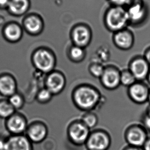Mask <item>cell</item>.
Returning <instances> with one entry per match:
<instances>
[{
  "instance_id": "cell-17",
  "label": "cell",
  "mask_w": 150,
  "mask_h": 150,
  "mask_svg": "<svg viewBox=\"0 0 150 150\" xmlns=\"http://www.w3.org/2000/svg\"><path fill=\"white\" fill-rule=\"evenodd\" d=\"M48 128L42 122H35L28 126L26 135L32 143H40L45 140L48 135Z\"/></svg>"
},
{
  "instance_id": "cell-24",
  "label": "cell",
  "mask_w": 150,
  "mask_h": 150,
  "mask_svg": "<svg viewBox=\"0 0 150 150\" xmlns=\"http://www.w3.org/2000/svg\"><path fill=\"white\" fill-rule=\"evenodd\" d=\"M81 122L90 129L94 128L98 125V118L96 114L88 112L83 116Z\"/></svg>"
},
{
  "instance_id": "cell-32",
  "label": "cell",
  "mask_w": 150,
  "mask_h": 150,
  "mask_svg": "<svg viewBox=\"0 0 150 150\" xmlns=\"http://www.w3.org/2000/svg\"><path fill=\"white\" fill-rule=\"evenodd\" d=\"M143 150H150V137H149L142 147Z\"/></svg>"
},
{
  "instance_id": "cell-1",
  "label": "cell",
  "mask_w": 150,
  "mask_h": 150,
  "mask_svg": "<svg viewBox=\"0 0 150 150\" xmlns=\"http://www.w3.org/2000/svg\"><path fill=\"white\" fill-rule=\"evenodd\" d=\"M73 100L76 107L83 111L93 109L99 103L100 96L98 90L88 85H81L73 91Z\"/></svg>"
},
{
  "instance_id": "cell-21",
  "label": "cell",
  "mask_w": 150,
  "mask_h": 150,
  "mask_svg": "<svg viewBox=\"0 0 150 150\" xmlns=\"http://www.w3.org/2000/svg\"><path fill=\"white\" fill-rule=\"evenodd\" d=\"M68 54L69 59L72 62L80 63L85 58L86 52L85 48L73 45L70 47Z\"/></svg>"
},
{
  "instance_id": "cell-33",
  "label": "cell",
  "mask_w": 150,
  "mask_h": 150,
  "mask_svg": "<svg viewBox=\"0 0 150 150\" xmlns=\"http://www.w3.org/2000/svg\"><path fill=\"white\" fill-rule=\"evenodd\" d=\"M122 150H143L142 147H138V146H132L128 145L127 146L125 147Z\"/></svg>"
},
{
  "instance_id": "cell-5",
  "label": "cell",
  "mask_w": 150,
  "mask_h": 150,
  "mask_svg": "<svg viewBox=\"0 0 150 150\" xmlns=\"http://www.w3.org/2000/svg\"><path fill=\"white\" fill-rule=\"evenodd\" d=\"M130 25L137 27L142 25L148 16V9L142 0H132L126 8Z\"/></svg>"
},
{
  "instance_id": "cell-2",
  "label": "cell",
  "mask_w": 150,
  "mask_h": 150,
  "mask_svg": "<svg viewBox=\"0 0 150 150\" xmlns=\"http://www.w3.org/2000/svg\"><path fill=\"white\" fill-rule=\"evenodd\" d=\"M104 22L107 28L115 33L130 25L127 9L124 7L112 5L105 12Z\"/></svg>"
},
{
  "instance_id": "cell-23",
  "label": "cell",
  "mask_w": 150,
  "mask_h": 150,
  "mask_svg": "<svg viewBox=\"0 0 150 150\" xmlns=\"http://www.w3.org/2000/svg\"><path fill=\"white\" fill-rule=\"evenodd\" d=\"M137 81L129 69H124L120 72V84L125 87H129Z\"/></svg>"
},
{
  "instance_id": "cell-29",
  "label": "cell",
  "mask_w": 150,
  "mask_h": 150,
  "mask_svg": "<svg viewBox=\"0 0 150 150\" xmlns=\"http://www.w3.org/2000/svg\"><path fill=\"white\" fill-rule=\"evenodd\" d=\"M132 0H110L109 2L113 6L124 7L128 6L131 3Z\"/></svg>"
},
{
  "instance_id": "cell-14",
  "label": "cell",
  "mask_w": 150,
  "mask_h": 150,
  "mask_svg": "<svg viewBox=\"0 0 150 150\" xmlns=\"http://www.w3.org/2000/svg\"><path fill=\"white\" fill-rule=\"evenodd\" d=\"M113 40L114 45L118 49L129 50L134 46L135 37L132 31L127 28L114 33Z\"/></svg>"
},
{
  "instance_id": "cell-19",
  "label": "cell",
  "mask_w": 150,
  "mask_h": 150,
  "mask_svg": "<svg viewBox=\"0 0 150 150\" xmlns=\"http://www.w3.org/2000/svg\"><path fill=\"white\" fill-rule=\"evenodd\" d=\"M3 35L8 42L17 43L22 38L23 28L17 23H10L6 25L3 29Z\"/></svg>"
},
{
  "instance_id": "cell-37",
  "label": "cell",
  "mask_w": 150,
  "mask_h": 150,
  "mask_svg": "<svg viewBox=\"0 0 150 150\" xmlns=\"http://www.w3.org/2000/svg\"><path fill=\"white\" fill-rule=\"evenodd\" d=\"M108 1H109L110 0H108Z\"/></svg>"
},
{
  "instance_id": "cell-11",
  "label": "cell",
  "mask_w": 150,
  "mask_h": 150,
  "mask_svg": "<svg viewBox=\"0 0 150 150\" xmlns=\"http://www.w3.org/2000/svg\"><path fill=\"white\" fill-rule=\"evenodd\" d=\"M45 88L53 96L61 93L64 89L66 79L63 73L58 71H52L47 75L45 80Z\"/></svg>"
},
{
  "instance_id": "cell-36",
  "label": "cell",
  "mask_w": 150,
  "mask_h": 150,
  "mask_svg": "<svg viewBox=\"0 0 150 150\" xmlns=\"http://www.w3.org/2000/svg\"><path fill=\"white\" fill-rule=\"evenodd\" d=\"M148 102L149 103L150 105V93H149V96L148 101Z\"/></svg>"
},
{
  "instance_id": "cell-18",
  "label": "cell",
  "mask_w": 150,
  "mask_h": 150,
  "mask_svg": "<svg viewBox=\"0 0 150 150\" xmlns=\"http://www.w3.org/2000/svg\"><path fill=\"white\" fill-rule=\"evenodd\" d=\"M17 83L12 75L3 74L0 75V95L9 98L16 93Z\"/></svg>"
},
{
  "instance_id": "cell-20",
  "label": "cell",
  "mask_w": 150,
  "mask_h": 150,
  "mask_svg": "<svg viewBox=\"0 0 150 150\" xmlns=\"http://www.w3.org/2000/svg\"><path fill=\"white\" fill-rule=\"evenodd\" d=\"M30 0H10L8 8L11 13L16 16H22L30 9Z\"/></svg>"
},
{
  "instance_id": "cell-15",
  "label": "cell",
  "mask_w": 150,
  "mask_h": 150,
  "mask_svg": "<svg viewBox=\"0 0 150 150\" xmlns=\"http://www.w3.org/2000/svg\"><path fill=\"white\" fill-rule=\"evenodd\" d=\"M44 28V21L39 14H29L25 18L23 22V28L31 35H38L41 34Z\"/></svg>"
},
{
  "instance_id": "cell-30",
  "label": "cell",
  "mask_w": 150,
  "mask_h": 150,
  "mask_svg": "<svg viewBox=\"0 0 150 150\" xmlns=\"http://www.w3.org/2000/svg\"><path fill=\"white\" fill-rule=\"evenodd\" d=\"M143 56L150 65V46L146 49Z\"/></svg>"
},
{
  "instance_id": "cell-8",
  "label": "cell",
  "mask_w": 150,
  "mask_h": 150,
  "mask_svg": "<svg viewBox=\"0 0 150 150\" xmlns=\"http://www.w3.org/2000/svg\"><path fill=\"white\" fill-rule=\"evenodd\" d=\"M128 69L137 81H144L148 76L150 65L143 55H137L130 60Z\"/></svg>"
},
{
  "instance_id": "cell-22",
  "label": "cell",
  "mask_w": 150,
  "mask_h": 150,
  "mask_svg": "<svg viewBox=\"0 0 150 150\" xmlns=\"http://www.w3.org/2000/svg\"><path fill=\"white\" fill-rule=\"evenodd\" d=\"M16 113V109L7 100H0V118L7 120Z\"/></svg>"
},
{
  "instance_id": "cell-3",
  "label": "cell",
  "mask_w": 150,
  "mask_h": 150,
  "mask_svg": "<svg viewBox=\"0 0 150 150\" xmlns=\"http://www.w3.org/2000/svg\"><path fill=\"white\" fill-rule=\"evenodd\" d=\"M32 62L35 68L42 73L49 74L54 70L57 60L49 49L41 48L33 53Z\"/></svg>"
},
{
  "instance_id": "cell-26",
  "label": "cell",
  "mask_w": 150,
  "mask_h": 150,
  "mask_svg": "<svg viewBox=\"0 0 150 150\" xmlns=\"http://www.w3.org/2000/svg\"><path fill=\"white\" fill-rule=\"evenodd\" d=\"M53 96L52 94L45 88L39 91L37 94V99L40 103H46L50 101Z\"/></svg>"
},
{
  "instance_id": "cell-12",
  "label": "cell",
  "mask_w": 150,
  "mask_h": 150,
  "mask_svg": "<svg viewBox=\"0 0 150 150\" xmlns=\"http://www.w3.org/2000/svg\"><path fill=\"white\" fill-rule=\"evenodd\" d=\"M5 125L10 135L24 134L28 128L26 118L22 114L16 113L5 120Z\"/></svg>"
},
{
  "instance_id": "cell-16",
  "label": "cell",
  "mask_w": 150,
  "mask_h": 150,
  "mask_svg": "<svg viewBox=\"0 0 150 150\" xmlns=\"http://www.w3.org/2000/svg\"><path fill=\"white\" fill-rule=\"evenodd\" d=\"M32 144L24 134L10 135L6 137L5 150H33Z\"/></svg>"
},
{
  "instance_id": "cell-6",
  "label": "cell",
  "mask_w": 150,
  "mask_h": 150,
  "mask_svg": "<svg viewBox=\"0 0 150 150\" xmlns=\"http://www.w3.org/2000/svg\"><path fill=\"white\" fill-rule=\"evenodd\" d=\"M91 132L81 121L73 122L68 128V136L72 144L76 146L85 144Z\"/></svg>"
},
{
  "instance_id": "cell-13",
  "label": "cell",
  "mask_w": 150,
  "mask_h": 150,
  "mask_svg": "<svg viewBox=\"0 0 150 150\" xmlns=\"http://www.w3.org/2000/svg\"><path fill=\"white\" fill-rule=\"evenodd\" d=\"M120 72L115 66H109L105 68L103 74L100 77L101 83L108 90L117 89L120 84Z\"/></svg>"
},
{
  "instance_id": "cell-31",
  "label": "cell",
  "mask_w": 150,
  "mask_h": 150,
  "mask_svg": "<svg viewBox=\"0 0 150 150\" xmlns=\"http://www.w3.org/2000/svg\"><path fill=\"white\" fill-rule=\"evenodd\" d=\"M6 137L0 136V150H5Z\"/></svg>"
},
{
  "instance_id": "cell-7",
  "label": "cell",
  "mask_w": 150,
  "mask_h": 150,
  "mask_svg": "<svg viewBox=\"0 0 150 150\" xmlns=\"http://www.w3.org/2000/svg\"><path fill=\"white\" fill-rule=\"evenodd\" d=\"M88 150H108L111 144V138L103 130H96L90 133L86 142Z\"/></svg>"
},
{
  "instance_id": "cell-35",
  "label": "cell",
  "mask_w": 150,
  "mask_h": 150,
  "mask_svg": "<svg viewBox=\"0 0 150 150\" xmlns=\"http://www.w3.org/2000/svg\"><path fill=\"white\" fill-rule=\"evenodd\" d=\"M146 80L148 81V83L149 84V85L150 86V72H149V73L148 76V77H147V79H146Z\"/></svg>"
},
{
  "instance_id": "cell-34",
  "label": "cell",
  "mask_w": 150,
  "mask_h": 150,
  "mask_svg": "<svg viewBox=\"0 0 150 150\" xmlns=\"http://www.w3.org/2000/svg\"><path fill=\"white\" fill-rule=\"evenodd\" d=\"M10 1V0H0V5L8 7Z\"/></svg>"
},
{
  "instance_id": "cell-4",
  "label": "cell",
  "mask_w": 150,
  "mask_h": 150,
  "mask_svg": "<svg viewBox=\"0 0 150 150\" xmlns=\"http://www.w3.org/2000/svg\"><path fill=\"white\" fill-rule=\"evenodd\" d=\"M148 131L141 124H133L125 132V139L128 145L142 148L149 137Z\"/></svg>"
},
{
  "instance_id": "cell-9",
  "label": "cell",
  "mask_w": 150,
  "mask_h": 150,
  "mask_svg": "<svg viewBox=\"0 0 150 150\" xmlns=\"http://www.w3.org/2000/svg\"><path fill=\"white\" fill-rule=\"evenodd\" d=\"M150 88L144 81H136L128 89V96L133 103L142 105L148 101Z\"/></svg>"
},
{
  "instance_id": "cell-25",
  "label": "cell",
  "mask_w": 150,
  "mask_h": 150,
  "mask_svg": "<svg viewBox=\"0 0 150 150\" xmlns=\"http://www.w3.org/2000/svg\"><path fill=\"white\" fill-rule=\"evenodd\" d=\"M8 100L12 107L16 110L21 109L24 105L25 100L22 96L18 93L8 98Z\"/></svg>"
},
{
  "instance_id": "cell-10",
  "label": "cell",
  "mask_w": 150,
  "mask_h": 150,
  "mask_svg": "<svg viewBox=\"0 0 150 150\" xmlns=\"http://www.w3.org/2000/svg\"><path fill=\"white\" fill-rule=\"evenodd\" d=\"M71 38L73 45L85 48L91 41V30L86 25H76L71 30Z\"/></svg>"
},
{
  "instance_id": "cell-27",
  "label": "cell",
  "mask_w": 150,
  "mask_h": 150,
  "mask_svg": "<svg viewBox=\"0 0 150 150\" xmlns=\"http://www.w3.org/2000/svg\"><path fill=\"white\" fill-rule=\"evenodd\" d=\"M105 67L99 63H93L90 66L89 70L90 73L93 77L100 79L103 74L105 70Z\"/></svg>"
},
{
  "instance_id": "cell-28",
  "label": "cell",
  "mask_w": 150,
  "mask_h": 150,
  "mask_svg": "<svg viewBox=\"0 0 150 150\" xmlns=\"http://www.w3.org/2000/svg\"><path fill=\"white\" fill-rule=\"evenodd\" d=\"M141 124L148 132H150V105L148 107L142 115Z\"/></svg>"
}]
</instances>
